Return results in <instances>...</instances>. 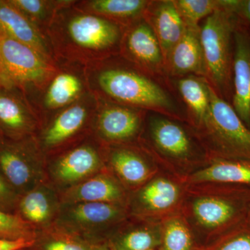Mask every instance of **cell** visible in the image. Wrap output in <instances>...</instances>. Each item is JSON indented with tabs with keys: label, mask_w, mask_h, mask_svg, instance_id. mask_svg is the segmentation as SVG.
<instances>
[{
	"label": "cell",
	"mask_w": 250,
	"mask_h": 250,
	"mask_svg": "<svg viewBox=\"0 0 250 250\" xmlns=\"http://www.w3.org/2000/svg\"><path fill=\"white\" fill-rule=\"evenodd\" d=\"M166 68L169 79L187 75L205 78L200 26H187L183 36L172 47L166 59Z\"/></svg>",
	"instance_id": "obj_21"
},
{
	"label": "cell",
	"mask_w": 250,
	"mask_h": 250,
	"mask_svg": "<svg viewBox=\"0 0 250 250\" xmlns=\"http://www.w3.org/2000/svg\"><path fill=\"white\" fill-rule=\"evenodd\" d=\"M86 75L90 93L96 98L188 123L187 109L170 79L149 75L120 54L87 65Z\"/></svg>",
	"instance_id": "obj_1"
},
{
	"label": "cell",
	"mask_w": 250,
	"mask_h": 250,
	"mask_svg": "<svg viewBox=\"0 0 250 250\" xmlns=\"http://www.w3.org/2000/svg\"><path fill=\"white\" fill-rule=\"evenodd\" d=\"M187 184L167 171L161 170L136 190L129 192V216L162 223L181 213Z\"/></svg>",
	"instance_id": "obj_10"
},
{
	"label": "cell",
	"mask_w": 250,
	"mask_h": 250,
	"mask_svg": "<svg viewBox=\"0 0 250 250\" xmlns=\"http://www.w3.org/2000/svg\"><path fill=\"white\" fill-rule=\"evenodd\" d=\"M250 209V188L187 184L181 214L203 248L247 223Z\"/></svg>",
	"instance_id": "obj_3"
},
{
	"label": "cell",
	"mask_w": 250,
	"mask_h": 250,
	"mask_svg": "<svg viewBox=\"0 0 250 250\" xmlns=\"http://www.w3.org/2000/svg\"><path fill=\"white\" fill-rule=\"evenodd\" d=\"M186 26H200V23L220 8V0H174Z\"/></svg>",
	"instance_id": "obj_31"
},
{
	"label": "cell",
	"mask_w": 250,
	"mask_h": 250,
	"mask_svg": "<svg viewBox=\"0 0 250 250\" xmlns=\"http://www.w3.org/2000/svg\"><path fill=\"white\" fill-rule=\"evenodd\" d=\"M26 250H110L107 243H98L52 228L37 232L34 243Z\"/></svg>",
	"instance_id": "obj_28"
},
{
	"label": "cell",
	"mask_w": 250,
	"mask_h": 250,
	"mask_svg": "<svg viewBox=\"0 0 250 250\" xmlns=\"http://www.w3.org/2000/svg\"><path fill=\"white\" fill-rule=\"evenodd\" d=\"M197 250H250L249 220L213 244L206 248H199Z\"/></svg>",
	"instance_id": "obj_33"
},
{
	"label": "cell",
	"mask_w": 250,
	"mask_h": 250,
	"mask_svg": "<svg viewBox=\"0 0 250 250\" xmlns=\"http://www.w3.org/2000/svg\"><path fill=\"white\" fill-rule=\"evenodd\" d=\"M0 34L30 46L49 59H55L47 34L9 0H0Z\"/></svg>",
	"instance_id": "obj_22"
},
{
	"label": "cell",
	"mask_w": 250,
	"mask_h": 250,
	"mask_svg": "<svg viewBox=\"0 0 250 250\" xmlns=\"http://www.w3.org/2000/svg\"><path fill=\"white\" fill-rule=\"evenodd\" d=\"M103 145L93 135L46 157L47 181L60 192L106 169Z\"/></svg>",
	"instance_id": "obj_12"
},
{
	"label": "cell",
	"mask_w": 250,
	"mask_h": 250,
	"mask_svg": "<svg viewBox=\"0 0 250 250\" xmlns=\"http://www.w3.org/2000/svg\"><path fill=\"white\" fill-rule=\"evenodd\" d=\"M97 104L96 97L90 92L41 125L34 136L46 157L92 134Z\"/></svg>",
	"instance_id": "obj_9"
},
{
	"label": "cell",
	"mask_w": 250,
	"mask_h": 250,
	"mask_svg": "<svg viewBox=\"0 0 250 250\" xmlns=\"http://www.w3.org/2000/svg\"><path fill=\"white\" fill-rule=\"evenodd\" d=\"M129 191L107 169L60 192L62 203L97 202L127 205Z\"/></svg>",
	"instance_id": "obj_19"
},
{
	"label": "cell",
	"mask_w": 250,
	"mask_h": 250,
	"mask_svg": "<svg viewBox=\"0 0 250 250\" xmlns=\"http://www.w3.org/2000/svg\"><path fill=\"white\" fill-rule=\"evenodd\" d=\"M41 31L47 34L58 10L70 0H9Z\"/></svg>",
	"instance_id": "obj_30"
},
{
	"label": "cell",
	"mask_w": 250,
	"mask_h": 250,
	"mask_svg": "<svg viewBox=\"0 0 250 250\" xmlns=\"http://www.w3.org/2000/svg\"><path fill=\"white\" fill-rule=\"evenodd\" d=\"M37 231L16 214L0 208V239L8 241L35 240Z\"/></svg>",
	"instance_id": "obj_32"
},
{
	"label": "cell",
	"mask_w": 250,
	"mask_h": 250,
	"mask_svg": "<svg viewBox=\"0 0 250 250\" xmlns=\"http://www.w3.org/2000/svg\"><path fill=\"white\" fill-rule=\"evenodd\" d=\"M0 138H1V136H0Z\"/></svg>",
	"instance_id": "obj_40"
},
{
	"label": "cell",
	"mask_w": 250,
	"mask_h": 250,
	"mask_svg": "<svg viewBox=\"0 0 250 250\" xmlns=\"http://www.w3.org/2000/svg\"><path fill=\"white\" fill-rule=\"evenodd\" d=\"M86 66L55 59L53 72L39 86L24 94L41 125L90 93Z\"/></svg>",
	"instance_id": "obj_7"
},
{
	"label": "cell",
	"mask_w": 250,
	"mask_h": 250,
	"mask_svg": "<svg viewBox=\"0 0 250 250\" xmlns=\"http://www.w3.org/2000/svg\"><path fill=\"white\" fill-rule=\"evenodd\" d=\"M143 18L157 38L166 62L187 27L174 0H149Z\"/></svg>",
	"instance_id": "obj_23"
},
{
	"label": "cell",
	"mask_w": 250,
	"mask_h": 250,
	"mask_svg": "<svg viewBox=\"0 0 250 250\" xmlns=\"http://www.w3.org/2000/svg\"><path fill=\"white\" fill-rule=\"evenodd\" d=\"M54 67L55 59L0 34V85L26 94L39 86Z\"/></svg>",
	"instance_id": "obj_11"
},
{
	"label": "cell",
	"mask_w": 250,
	"mask_h": 250,
	"mask_svg": "<svg viewBox=\"0 0 250 250\" xmlns=\"http://www.w3.org/2000/svg\"><path fill=\"white\" fill-rule=\"evenodd\" d=\"M149 0H82L79 9L126 27L143 18Z\"/></svg>",
	"instance_id": "obj_27"
},
{
	"label": "cell",
	"mask_w": 250,
	"mask_h": 250,
	"mask_svg": "<svg viewBox=\"0 0 250 250\" xmlns=\"http://www.w3.org/2000/svg\"><path fill=\"white\" fill-rule=\"evenodd\" d=\"M161 233V223L129 216L108 238L107 243L116 250H157Z\"/></svg>",
	"instance_id": "obj_24"
},
{
	"label": "cell",
	"mask_w": 250,
	"mask_h": 250,
	"mask_svg": "<svg viewBox=\"0 0 250 250\" xmlns=\"http://www.w3.org/2000/svg\"><path fill=\"white\" fill-rule=\"evenodd\" d=\"M75 0L60 8L47 30L54 59L85 66L118 55L125 27L79 9Z\"/></svg>",
	"instance_id": "obj_2"
},
{
	"label": "cell",
	"mask_w": 250,
	"mask_h": 250,
	"mask_svg": "<svg viewBox=\"0 0 250 250\" xmlns=\"http://www.w3.org/2000/svg\"><path fill=\"white\" fill-rule=\"evenodd\" d=\"M231 106L250 129V31L238 21L235 31Z\"/></svg>",
	"instance_id": "obj_20"
},
{
	"label": "cell",
	"mask_w": 250,
	"mask_h": 250,
	"mask_svg": "<svg viewBox=\"0 0 250 250\" xmlns=\"http://www.w3.org/2000/svg\"><path fill=\"white\" fill-rule=\"evenodd\" d=\"M92 135L103 145L139 143L148 112L97 98Z\"/></svg>",
	"instance_id": "obj_14"
},
{
	"label": "cell",
	"mask_w": 250,
	"mask_h": 250,
	"mask_svg": "<svg viewBox=\"0 0 250 250\" xmlns=\"http://www.w3.org/2000/svg\"><path fill=\"white\" fill-rule=\"evenodd\" d=\"M20 195L15 191L0 171V208L5 212L16 214Z\"/></svg>",
	"instance_id": "obj_35"
},
{
	"label": "cell",
	"mask_w": 250,
	"mask_h": 250,
	"mask_svg": "<svg viewBox=\"0 0 250 250\" xmlns=\"http://www.w3.org/2000/svg\"><path fill=\"white\" fill-rule=\"evenodd\" d=\"M119 54L149 75L169 80L160 44L144 18L125 27Z\"/></svg>",
	"instance_id": "obj_16"
},
{
	"label": "cell",
	"mask_w": 250,
	"mask_h": 250,
	"mask_svg": "<svg viewBox=\"0 0 250 250\" xmlns=\"http://www.w3.org/2000/svg\"><path fill=\"white\" fill-rule=\"evenodd\" d=\"M249 222L250 223V213H249Z\"/></svg>",
	"instance_id": "obj_38"
},
{
	"label": "cell",
	"mask_w": 250,
	"mask_h": 250,
	"mask_svg": "<svg viewBox=\"0 0 250 250\" xmlns=\"http://www.w3.org/2000/svg\"><path fill=\"white\" fill-rule=\"evenodd\" d=\"M25 250V249H24V250Z\"/></svg>",
	"instance_id": "obj_39"
},
{
	"label": "cell",
	"mask_w": 250,
	"mask_h": 250,
	"mask_svg": "<svg viewBox=\"0 0 250 250\" xmlns=\"http://www.w3.org/2000/svg\"><path fill=\"white\" fill-rule=\"evenodd\" d=\"M105 167L129 192L146 183L161 170L139 143L103 145Z\"/></svg>",
	"instance_id": "obj_15"
},
{
	"label": "cell",
	"mask_w": 250,
	"mask_h": 250,
	"mask_svg": "<svg viewBox=\"0 0 250 250\" xmlns=\"http://www.w3.org/2000/svg\"><path fill=\"white\" fill-rule=\"evenodd\" d=\"M40 122L22 90L0 85V136L21 140L35 136Z\"/></svg>",
	"instance_id": "obj_17"
},
{
	"label": "cell",
	"mask_w": 250,
	"mask_h": 250,
	"mask_svg": "<svg viewBox=\"0 0 250 250\" xmlns=\"http://www.w3.org/2000/svg\"><path fill=\"white\" fill-rule=\"evenodd\" d=\"M61 205L60 193L45 182L20 196L16 215L40 232L53 228Z\"/></svg>",
	"instance_id": "obj_18"
},
{
	"label": "cell",
	"mask_w": 250,
	"mask_h": 250,
	"mask_svg": "<svg viewBox=\"0 0 250 250\" xmlns=\"http://www.w3.org/2000/svg\"><path fill=\"white\" fill-rule=\"evenodd\" d=\"M109 248H110V250H116L113 249V248H111V247H110V246H109Z\"/></svg>",
	"instance_id": "obj_37"
},
{
	"label": "cell",
	"mask_w": 250,
	"mask_h": 250,
	"mask_svg": "<svg viewBox=\"0 0 250 250\" xmlns=\"http://www.w3.org/2000/svg\"><path fill=\"white\" fill-rule=\"evenodd\" d=\"M129 216L124 205L62 202L53 228L90 241L107 243L108 238Z\"/></svg>",
	"instance_id": "obj_8"
},
{
	"label": "cell",
	"mask_w": 250,
	"mask_h": 250,
	"mask_svg": "<svg viewBox=\"0 0 250 250\" xmlns=\"http://www.w3.org/2000/svg\"><path fill=\"white\" fill-rule=\"evenodd\" d=\"M220 6L236 16L238 23L250 31V0H220Z\"/></svg>",
	"instance_id": "obj_34"
},
{
	"label": "cell",
	"mask_w": 250,
	"mask_h": 250,
	"mask_svg": "<svg viewBox=\"0 0 250 250\" xmlns=\"http://www.w3.org/2000/svg\"><path fill=\"white\" fill-rule=\"evenodd\" d=\"M162 224L160 246L157 250H197L191 230L182 214L166 218Z\"/></svg>",
	"instance_id": "obj_29"
},
{
	"label": "cell",
	"mask_w": 250,
	"mask_h": 250,
	"mask_svg": "<svg viewBox=\"0 0 250 250\" xmlns=\"http://www.w3.org/2000/svg\"><path fill=\"white\" fill-rule=\"evenodd\" d=\"M34 241L29 240H18V241H8L0 239V250H21L30 248Z\"/></svg>",
	"instance_id": "obj_36"
},
{
	"label": "cell",
	"mask_w": 250,
	"mask_h": 250,
	"mask_svg": "<svg viewBox=\"0 0 250 250\" xmlns=\"http://www.w3.org/2000/svg\"><path fill=\"white\" fill-rule=\"evenodd\" d=\"M0 171L20 196L48 182L46 156L34 136L16 141L0 138Z\"/></svg>",
	"instance_id": "obj_13"
},
{
	"label": "cell",
	"mask_w": 250,
	"mask_h": 250,
	"mask_svg": "<svg viewBox=\"0 0 250 250\" xmlns=\"http://www.w3.org/2000/svg\"><path fill=\"white\" fill-rule=\"evenodd\" d=\"M187 184H215L250 188V160L212 159L188 177Z\"/></svg>",
	"instance_id": "obj_25"
},
{
	"label": "cell",
	"mask_w": 250,
	"mask_h": 250,
	"mask_svg": "<svg viewBox=\"0 0 250 250\" xmlns=\"http://www.w3.org/2000/svg\"><path fill=\"white\" fill-rule=\"evenodd\" d=\"M209 113L195 129L210 159L250 160V129L231 105L220 98L210 85Z\"/></svg>",
	"instance_id": "obj_6"
},
{
	"label": "cell",
	"mask_w": 250,
	"mask_h": 250,
	"mask_svg": "<svg viewBox=\"0 0 250 250\" xmlns=\"http://www.w3.org/2000/svg\"><path fill=\"white\" fill-rule=\"evenodd\" d=\"M139 143L162 170L185 182L211 160L192 126L159 113L148 112Z\"/></svg>",
	"instance_id": "obj_4"
},
{
	"label": "cell",
	"mask_w": 250,
	"mask_h": 250,
	"mask_svg": "<svg viewBox=\"0 0 250 250\" xmlns=\"http://www.w3.org/2000/svg\"><path fill=\"white\" fill-rule=\"evenodd\" d=\"M170 80L187 109L188 124L194 129H198L210 111L209 83L205 77L196 75H187Z\"/></svg>",
	"instance_id": "obj_26"
},
{
	"label": "cell",
	"mask_w": 250,
	"mask_h": 250,
	"mask_svg": "<svg viewBox=\"0 0 250 250\" xmlns=\"http://www.w3.org/2000/svg\"><path fill=\"white\" fill-rule=\"evenodd\" d=\"M236 16L220 6L200 24L205 79L224 100L231 105Z\"/></svg>",
	"instance_id": "obj_5"
}]
</instances>
